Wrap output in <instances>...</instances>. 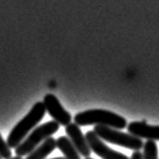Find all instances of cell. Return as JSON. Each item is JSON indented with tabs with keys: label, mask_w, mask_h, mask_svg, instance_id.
<instances>
[{
	"label": "cell",
	"mask_w": 159,
	"mask_h": 159,
	"mask_svg": "<svg viewBox=\"0 0 159 159\" xmlns=\"http://www.w3.org/2000/svg\"><path fill=\"white\" fill-rule=\"evenodd\" d=\"M74 122L79 127L90 126V125H100L117 130H123L127 127V120L118 114H115L111 111L94 108L78 112L75 115Z\"/></svg>",
	"instance_id": "1"
},
{
	"label": "cell",
	"mask_w": 159,
	"mask_h": 159,
	"mask_svg": "<svg viewBox=\"0 0 159 159\" xmlns=\"http://www.w3.org/2000/svg\"><path fill=\"white\" fill-rule=\"evenodd\" d=\"M45 114L46 108L44 103L41 102L34 103L30 111L28 112V115L20 120L9 133L6 143L10 148H16L25 140V138L30 132L33 131V129H34L38 124L42 121L43 118L45 117Z\"/></svg>",
	"instance_id": "2"
},
{
	"label": "cell",
	"mask_w": 159,
	"mask_h": 159,
	"mask_svg": "<svg viewBox=\"0 0 159 159\" xmlns=\"http://www.w3.org/2000/svg\"><path fill=\"white\" fill-rule=\"evenodd\" d=\"M59 129L60 125L55 121H50L39 127H36L32 133L15 148V155L19 157L28 156L43 142L52 137V135L55 134Z\"/></svg>",
	"instance_id": "3"
},
{
	"label": "cell",
	"mask_w": 159,
	"mask_h": 159,
	"mask_svg": "<svg viewBox=\"0 0 159 159\" xmlns=\"http://www.w3.org/2000/svg\"><path fill=\"white\" fill-rule=\"evenodd\" d=\"M94 133L102 139V141H106L111 144L125 147L128 149H132L135 151H140L143 148L144 143L140 138H137L135 136L129 133H123L122 131L114 129V128L96 125L94 129L92 130Z\"/></svg>",
	"instance_id": "4"
},
{
	"label": "cell",
	"mask_w": 159,
	"mask_h": 159,
	"mask_svg": "<svg viewBox=\"0 0 159 159\" xmlns=\"http://www.w3.org/2000/svg\"><path fill=\"white\" fill-rule=\"evenodd\" d=\"M85 138L91 152H94L102 159H130L127 155L110 148L93 131H88L85 134Z\"/></svg>",
	"instance_id": "5"
},
{
	"label": "cell",
	"mask_w": 159,
	"mask_h": 159,
	"mask_svg": "<svg viewBox=\"0 0 159 159\" xmlns=\"http://www.w3.org/2000/svg\"><path fill=\"white\" fill-rule=\"evenodd\" d=\"M43 103H44L46 111L49 112V115L51 116L54 121L57 122L60 126L67 127L69 124H71V121H72L71 114L62 107L59 99L54 94L52 93L46 94Z\"/></svg>",
	"instance_id": "6"
},
{
	"label": "cell",
	"mask_w": 159,
	"mask_h": 159,
	"mask_svg": "<svg viewBox=\"0 0 159 159\" xmlns=\"http://www.w3.org/2000/svg\"><path fill=\"white\" fill-rule=\"evenodd\" d=\"M65 131L69 140L71 141L73 146L75 147L81 156H83L85 158L90 157L91 150L88 146L86 138H85V136L81 132L80 127L78 125H76L75 123L74 124L71 123L67 127H65Z\"/></svg>",
	"instance_id": "7"
},
{
	"label": "cell",
	"mask_w": 159,
	"mask_h": 159,
	"mask_svg": "<svg viewBox=\"0 0 159 159\" xmlns=\"http://www.w3.org/2000/svg\"><path fill=\"white\" fill-rule=\"evenodd\" d=\"M129 134L147 141H159V126H151L146 122H132L127 126Z\"/></svg>",
	"instance_id": "8"
},
{
	"label": "cell",
	"mask_w": 159,
	"mask_h": 159,
	"mask_svg": "<svg viewBox=\"0 0 159 159\" xmlns=\"http://www.w3.org/2000/svg\"><path fill=\"white\" fill-rule=\"evenodd\" d=\"M56 140L53 137H50L40 146H38L33 152H30L25 159H46V157L56 149Z\"/></svg>",
	"instance_id": "9"
},
{
	"label": "cell",
	"mask_w": 159,
	"mask_h": 159,
	"mask_svg": "<svg viewBox=\"0 0 159 159\" xmlns=\"http://www.w3.org/2000/svg\"><path fill=\"white\" fill-rule=\"evenodd\" d=\"M56 145L57 148L63 153L65 159H81V155L73 146L68 137L61 136L56 140Z\"/></svg>",
	"instance_id": "10"
},
{
	"label": "cell",
	"mask_w": 159,
	"mask_h": 159,
	"mask_svg": "<svg viewBox=\"0 0 159 159\" xmlns=\"http://www.w3.org/2000/svg\"><path fill=\"white\" fill-rule=\"evenodd\" d=\"M143 159H158V147L155 141H146L143 145Z\"/></svg>",
	"instance_id": "11"
},
{
	"label": "cell",
	"mask_w": 159,
	"mask_h": 159,
	"mask_svg": "<svg viewBox=\"0 0 159 159\" xmlns=\"http://www.w3.org/2000/svg\"><path fill=\"white\" fill-rule=\"evenodd\" d=\"M12 157V152L10 150V147L3 140L2 136L0 135V158L1 159H9Z\"/></svg>",
	"instance_id": "12"
},
{
	"label": "cell",
	"mask_w": 159,
	"mask_h": 159,
	"mask_svg": "<svg viewBox=\"0 0 159 159\" xmlns=\"http://www.w3.org/2000/svg\"><path fill=\"white\" fill-rule=\"evenodd\" d=\"M130 159H143V154L140 151H134L133 154L131 155Z\"/></svg>",
	"instance_id": "13"
},
{
	"label": "cell",
	"mask_w": 159,
	"mask_h": 159,
	"mask_svg": "<svg viewBox=\"0 0 159 159\" xmlns=\"http://www.w3.org/2000/svg\"><path fill=\"white\" fill-rule=\"evenodd\" d=\"M9 159H22L21 157H19V156H15V157H11Z\"/></svg>",
	"instance_id": "14"
},
{
	"label": "cell",
	"mask_w": 159,
	"mask_h": 159,
	"mask_svg": "<svg viewBox=\"0 0 159 159\" xmlns=\"http://www.w3.org/2000/svg\"><path fill=\"white\" fill-rule=\"evenodd\" d=\"M51 159H65V157H56V158H51Z\"/></svg>",
	"instance_id": "15"
},
{
	"label": "cell",
	"mask_w": 159,
	"mask_h": 159,
	"mask_svg": "<svg viewBox=\"0 0 159 159\" xmlns=\"http://www.w3.org/2000/svg\"><path fill=\"white\" fill-rule=\"evenodd\" d=\"M85 159H93V158H90V157H87V158H85Z\"/></svg>",
	"instance_id": "16"
},
{
	"label": "cell",
	"mask_w": 159,
	"mask_h": 159,
	"mask_svg": "<svg viewBox=\"0 0 159 159\" xmlns=\"http://www.w3.org/2000/svg\"><path fill=\"white\" fill-rule=\"evenodd\" d=\"M0 159H1V158H0Z\"/></svg>",
	"instance_id": "17"
}]
</instances>
